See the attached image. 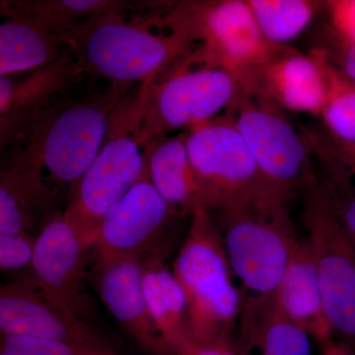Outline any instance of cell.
Segmentation results:
<instances>
[{
  "instance_id": "cell-3",
  "label": "cell",
  "mask_w": 355,
  "mask_h": 355,
  "mask_svg": "<svg viewBox=\"0 0 355 355\" xmlns=\"http://www.w3.org/2000/svg\"><path fill=\"white\" fill-rule=\"evenodd\" d=\"M172 272L186 296L198 345L233 336L239 319V289L233 282L220 229L203 205L191 214L190 228Z\"/></svg>"
},
{
  "instance_id": "cell-32",
  "label": "cell",
  "mask_w": 355,
  "mask_h": 355,
  "mask_svg": "<svg viewBox=\"0 0 355 355\" xmlns=\"http://www.w3.org/2000/svg\"><path fill=\"white\" fill-rule=\"evenodd\" d=\"M190 355H240L235 336H223L207 345H198Z\"/></svg>"
},
{
  "instance_id": "cell-7",
  "label": "cell",
  "mask_w": 355,
  "mask_h": 355,
  "mask_svg": "<svg viewBox=\"0 0 355 355\" xmlns=\"http://www.w3.org/2000/svg\"><path fill=\"white\" fill-rule=\"evenodd\" d=\"M187 146L203 205L209 210L221 211L277 191L266 181L229 114L191 128Z\"/></svg>"
},
{
  "instance_id": "cell-19",
  "label": "cell",
  "mask_w": 355,
  "mask_h": 355,
  "mask_svg": "<svg viewBox=\"0 0 355 355\" xmlns=\"http://www.w3.org/2000/svg\"><path fill=\"white\" fill-rule=\"evenodd\" d=\"M147 168L154 188L177 214H193L203 205L202 191L191 165L187 135L155 139L146 146Z\"/></svg>"
},
{
  "instance_id": "cell-33",
  "label": "cell",
  "mask_w": 355,
  "mask_h": 355,
  "mask_svg": "<svg viewBox=\"0 0 355 355\" xmlns=\"http://www.w3.org/2000/svg\"><path fill=\"white\" fill-rule=\"evenodd\" d=\"M321 355H355V349L342 340L331 338L320 343Z\"/></svg>"
},
{
  "instance_id": "cell-21",
  "label": "cell",
  "mask_w": 355,
  "mask_h": 355,
  "mask_svg": "<svg viewBox=\"0 0 355 355\" xmlns=\"http://www.w3.org/2000/svg\"><path fill=\"white\" fill-rule=\"evenodd\" d=\"M0 25V76L48 67L70 53H62L64 39L39 21L8 15Z\"/></svg>"
},
{
  "instance_id": "cell-20",
  "label": "cell",
  "mask_w": 355,
  "mask_h": 355,
  "mask_svg": "<svg viewBox=\"0 0 355 355\" xmlns=\"http://www.w3.org/2000/svg\"><path fill=\"white\" fill-rule=\"evenodd\" d=\"M80 73L72 55L36 71L21 80L0 76L1 139L31 114H36L49 100Z\"/></svg>"
},
{
  "instance_id": "cell-9",
  "label": "cell",
  "mask_w": 355,
  "mask_h": 355,
  "mask_svg": "<svg viewBox=\"0 0 355 355\" xmlns=\"http://www.w3.org/2000/svg\"><path fill=\"white\" fill-rule=\"evenodd\" d=\"M277 103L258 93L240 90L228 108L261 174L275 191L292 198L315 179L310 149Z\"/></svg>"
},
{
  "instance_id": "cell-25",
  "label": "cell",
  "mask_w": 355,
  "mask_h": 355,
  "mask_svg": "<svg viewBox=\"0 0 355 355\" xmlns=\"http://www.w3.org/2000/svg\"><path fill=\"white\" fill-rule=\"evenodd\" d=\"M240 355H312L311 336L275 309L260 334Z\"/></svg>"
},
{
  "instance_id": "cell-8",
  "label": "cell",
  "mask_w": 355,
  "mask_h": 355,
  "mask_svg": "<svg viewBox=\"0 0 355 355\" xmlns=\"http://www.w3.org/2000/svg\"><path fill=\"white\" fill-rule=\"evenodd\" d=\"M191 55L160 83L141 84L146 88L139 133L142 146L173 130H191L212 120L239 95V83L225 70L205 67L191 70Z\"/></svg>"
},
{
  "instance_id": "cell-18",
  "label": "cell",
  "mask_w": 355,
  "mask_h": 355,
  "mask_svg": "<svg viewBox=\"0 0 355 355\" xmlns=\"http://www.w3.org/2000/svg\"><path fill=\"white\" fill-rule=\"evenodd\" d=\"M144 293L158 335L170 355H190L198 347L186 296L174 273L155 261L144 266Z\"/></svg>"
},
{
  "instance_id": "cell-4",
  "label": "cell",
  "mask_w": 355,
  "mask_h": 355,
  "mask_svg": "<svg viewBox=\"0 0 355 355\" xmlns=\"http://www.w3.org/2000/svg\"><path fill=\"white\" fill-rule=\"evenodd\" d=\"M146 89L130 99L121 100L112 112L108 135L97 157L76 186L65 220L91 249L98 229L110 209L125 197L141 178L146 151H140Z\"/></svg>"
},
{
  "instance_id": "cell-27",
  "label": "cell",
  "mask_w": 355,
  "mask_h": 355,
  "mask_svg": "<svg viewBox=\"0 0 355 355\" xmlns=\"http://www.w3.org/2000/svg\"><path fill=\"white\" fill-rule=\"evenodd\" d=\"M107 349L22 336H1L0 355H105Z\"/></svg>"
},
{
  "instance_id": "cell-29",
  "label": "cell",
  "mask_w": 355,
  "mask_h": 355,
  "mask_svg": "<svg viewBox=\"0 0 355 355\" xmlns=\"http://www.w3.org/2000/svg\"><path fill=\"white\" fill-rule=\"evenodd\" d=\"M330 29L343 41L355 44V0L324 1Z\"/></svg>"
},
{
  "instance_id": "cell-23",
  "label": "cell",
  "mask_w": 355,
  "mask_h": 355,
  "mask_svg": "<svg viewBox=\"0 0 355 355\" xmlns=\"http://www.w3.org/2000/svg\"><path fill=\"white\" fill-rule=\"evenodd\" d=\"M246 2L266 39L282 46L297 38L321 9L324 8V1L315 0H246Z\"/></svg>"
},
{
  "instance_id": "cell-6",
  "label": "cell",
  "mask_w": 355,
  "mask_h": 355,
  "mask_svg": "<svg viewBox=\"0 0 355 355\" xmlns=\"http://www.w3.org/2000/svg\"><path fill=\"white\" fill-rule=\"evenodd\" d=\"M303 221L324 311L335 335L355 349V244L334 205L330 187L315 178L304 191Z\"/></svg>"
},
{
  "instance_id": "cell-2",
  "label": "cell",
  "mask_w": 355,
  "mask_h": 355,
  "mask_svg": "<svg viewBox=\"0 0 355 355\" xmlns=\"http://www.w3.org/2000/svg\"><path fill=\"white\" fill-rule=\"evenodd\" d=\"M64 40L79 71L116 83H153L188 58L193 44L179 33L154 34L146 26L123 19L121 13L89 20Z\"/></svg>"
},
{
  "instance_id": "cell-14",
  "label": "cell",
  "mask_w": 355,
  "mask_h": 355,
  "mask_svg": "<svg viewBox=\"0 0 355 355\" xmlns=\"http://www.w3.org/2000/svg\"><path fill=\"white\" fill-rule=\"evenodd\" d=\"M326 60L320 46L303 55L286 46L260 70L251 92L282 109L321 116L327 99Z\"/></svg>"
},
{
  "instance_id": "cell-16",
  "label": "cell",
  "mask_w": 355,
  "mask_h": 355,
  "mask_svg": "<svg viewBox=\"0 0 355 355\" xmlns=\"http://www.w3.org/2000/svg\"><path fill=\"white\" fill-rule=\"evenodd\" d=\"M275 310L318 343L335 338L324 311L316 263L307 238H299L275 295Z\"/></svg>"
},
{
  "instance_id": "cell-5",
  "label": "cell",
  "mask_w": 355,
  "mask_h": 355,
  "mask_svg": "<svg viewBox=\"0 0 355 355\" xmlns=\"http://www.w3.org/2000/svg\"><path fill=\"white\" fill-rule=\"evenodd\" d=\"M173 32L202 42L193 64L225 70L240 89L251 91L259 72L286 46L266 39L243 0L184 2L170 14Z\"/></svg>"
},
{
  "instance_id": "cell-17",
  "label": "cell",
  "mask_w": 355,
  "mask_h": 355,
  "mask_svg": "<svg viewBox=\"0 0 355 355\" xmlns=\"http://www.w3.org/2000/svg\"><path fill=\"white\" fill-rule=\"evenodd\" d=\"M41 165L22 151L0 174V234H30L50 207Z\"/></svg>"
},
{
  "instance_id": "cell-31",
  "label": "cell",
  "mask_w": 355,
  "mask_h": 355,
  "mask_svg": "<svg viewBox=\"0 0 355 355\" xmlns=\"http://www.w3.org/2000/svg\"><path fill=\"white\" fill-rule=\"evenodd\" d=\"M330 190L338 218L355 244V195L345 198H338L333 189L330 188Z\"/></svg>"
},
{
  "instance_id": "cell-12",
  "label": "cell",
  "mask_w": 355,
  "mask_h": 355,
  "mask_svg": "<svg viewBox=\"0 0 355 355\" xmlns=\"http://www.w3.org/2000/svg\"><path fill=\"white\" fill-rule=\"evenodd\" d=\"M0 331L1 336L62 340L107 349L80 318L30 279L1 286Z\"/></svg>"
},
{
  "instance_id": "cell-34",
  "label": "cell",
  "mask_w": 355,
  "mask_h": 355,
  "mask_svg": "<svg viewBox=\"0 0 355 355\" xmlns=\"http://www.w3.org/2000/svg\"><path fill=\"white\" fill-rule=\"evenodd\" d=\"M105 355H112V354H105Z\"/></svg>"
},
{
  "instance_id": "cell-24",
  "label": "cell",
  "mask_w": 355,
  "mask_h": 355,
  "mask_svg": "<svg viewBox=\"0 0 355 355\" xmlns=\"http://www.w3.org/2000/svg\"><path fill=\"white\" fill-rule=\"evenodd\" d=\"M324 69L327 99L321 116L327 132L343 141L355 142V83L340 73L328 57Z\"/></svg>"
},
{
  "instance_id": "cell-11",
  "label": "cell",
  "mask_w": 355,
  "mask_h": 355,
  "mask_svg": "<svg viewBox=\"0 0 355 355\" xmlns=\"http://www.w3.org/2000/svg\"><path fill=\"white\" fill-rule=\"evenodd\" d=\"M174 214L177 212L151 183L146 164L141 178L100 224L91 248L95 250L97 268L123 259H139Z\"/></svg>"
},
{
  "instance_id": "cell-1",
  "label": "cell",
  "mask_w": 355,
  "mask_h": 355,
  "mask_svg": "<svg viewBox=\"0 0 355 355\" xmlns=\"http://www.w3.org/2000/svg\"><path fill=\"white\" fill-rule=\"evenodd\" d=\"M291 200L270 191L219 211L229 263L241 284L239 347L260 334L275 309L277 289L299 240Z\"/></svg>"
},
{
  "instance_id": "cell-10",
  "label": "cell",
  "mask_w": 355,
  "mask_h": 355,
  "mask_svg": "<svg viewBox=\"0 0 355 355\" xmlns=\"http://www.w3.org/2000/svg\"><path fill=\"white\" fill-rule=\"evenodd\" d=\"M116 88L98 99L60 109L36 130L25 151L58 183H78L101 150L112 112L120 103Z\"/></svg>"
},
{
  "instance_id": "cell-22",
  "label": "cell",
  "mask_w": 355,
  "mask_h": 355,
  "mask_svg": "<svg viewBox=\"0 0 355 355\" xmlns=\"http://www.w3.org/2000/svg\"><path fill=\"white\" fill-rule=\"evenodd\" d=\"M12 3L2 6L6 7L7 15L26 16L39 21L62 39L65 35L89 20L107 14H121L128 7L125 2L106 0H50Z\"/></svg>"
},
{
  "instance_id": "cell-13",
  "label": "cell",
  "mask_w": 355,
  "mask_h": 355,
  "mask_svg": "<svg viewBox=\"0 0 355 355\" xmlns=\"http://www.w3.org/2000/svg\"><path fill=\"white\" fill-rule=\"evenodd\" d=\"M87 250L64 214H57L37 235L30 266L29 279L78 318L89 308L83 286V258Z\"/></svg>"
},
{
  "instance_id": "cell-15",
  "label": "cell",
  "mask_w": 355,
  "mask_h": 355,
  "mask_svg": "<svg viewBox=\"0 0 355 355\" xmlns=\"http://www.w3.org/2000/svg\"><path fill=\"white\" fill-rule=\"evenodd\" d=\"M97 270L100 296L116 321L147 352L170 355L149 313L144 293V266L139 259H123Z\"/></svg>"
},
{
  "instance_id": "cell-28",
  "label": "cell",
  "mask_w": 355,
  "mask_h": 355,
  "mask_svg": "<svg viewBox=\"0 0 355 355\" xmlns=\"http://www.w3.org/2000/svg\"><path fill=\"white\" fill-rule=\"evenodd\" d=\"M36 238L30 234H0V268L2 272L31 266Z\"/></svg>"
},
{
  "instance_id": "cell-26",
  "label": "cell",
  "mask_w": 355,
  "mask_h": 355,
  "mask_svg": "<svg viewBox=\"0 0 355 355\" xmlns=\"http://www.w3.org/2000/svg\"><path fill=\"white\" fill-rule=\"evenodd\" d=\"M302 133L311 154L331 170L336 180L345 182V177L355 175V142L336 139L327 132L311 130Z\"/></svg>"
},
{
  "instance_id": "cell-30",
  "label": "cell",
  "mask_w": 355,
  "mask_h": 355,
  "mask_svg": "<svg viewBox=\"0 0 355 355\" xmlns=\"http://www.w3.org/2000/svg\"><path fill=\"white\" fill-rule=\"evenodd\" d=\"M323 49L328 60L340 73L355 83V44L343 41L328 27Z\"/></svg>"
}]
</instances>
